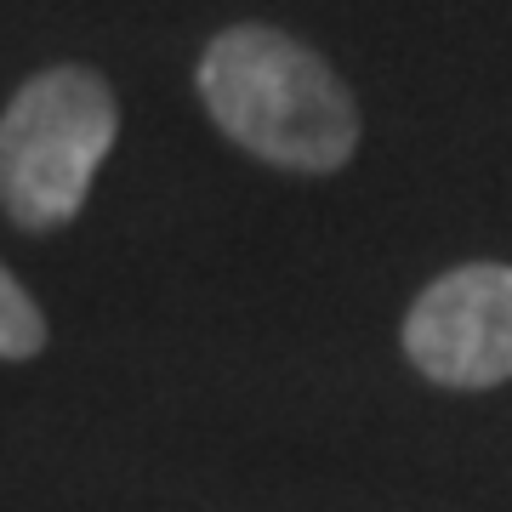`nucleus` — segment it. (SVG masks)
<instances>
[{
	"mask_svg": "<svg viewBox=\"0 0 512 512\" xmlns=\"http://www.w3.org/2000/svg\"><path fill=\"white\" fill-rule=\"evenodd\" d=\"M404 353L433 387L512 382V268L507 262H461L439 274L404 313Z\"/></svg>",
	"mask_w": 512,
	"mask_h": 512,
	"instance_id": "3",
	"label": "nucleus"
},
{
	"mask_svg": "<svg viewBox=\"0 0 512 512\" xmlns=\"http://www.w3.org/2000/svg\"><path fill=\"white\" fill-rule=\"evenodd\" d=\"M200 97L205 114L245 154L279 165V171L330 177L359 148V109H353L342 74L313 46H302L285 29H268V23L222 29L205 46Z\"/></svg>",
	"mask_w": 512,
	"mask_h": 512,
	"instance_id": "1",
	"label": "nucleus"
},
{
	"mask_svg": "<svg viewBox=\"0 0 512 512\" xmlns=\"http://www.w3.org/2000/svg\"><path fill=\"white\" fill-rule=\"evenodd\" d=\"M114 137L120 103L97 69L57 63L23 80L0 114V211L23 234H52L74 222Z\"/></svg>",
	"mask_w": 512,
	"mask_h": 512,
	"instance_id": "2",
	"label": "nucleus"
},
{
	"mask_svg": "<svg viewBox=\"0 0 512 512\" xmlns=\"http://www.w3.org/2000/svg\"><path fill=\"white\" fill-rule=\"evenodd\" d=\"M40 348H46V313L0 262V359L18 365V359H35Z\"/></svg>",
	"mask_w": 512,
	"mask_h": 512,
	"instance_id": "4",
	"label": "nucleus"
}]
</instances>
